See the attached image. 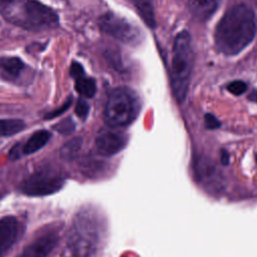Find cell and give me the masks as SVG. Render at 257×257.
I'll list each match as a JSON object with an SVG mask.
<instances>
[{"label": "cell", "instance_id": "obj_21", "mask_svg": "<svg viewBox=\"0 0 257 257\" xmlns=\"http://www.w3.org/2000/svg\"><path fill=\"white\" fill-rule=\"evenodd\" d=\"M88 111H89L88 103L83 99H79L75 105V113L77 114V116L79 118H85L86 115L88 114Z\"/></svg>", "mask_w": 257, "mask_h": 257}, {"label": "cell", "instance_id": "obj_18", "mask_svg": "<svg viewBox=\"0 0 257 257\" xmlns=\"http://www.w3.org/2000/svg\"><path fill=\"white\" fill-rule=\"evenodd\" d=\"M81 147V139L74 138L62 146L60 150V156L64 160H71L77 154Z\"/></svg>", "mask_w": 257, "mask_h": 257}, {"label": "cell", "instance_id": "obj_13", "mask_svg": "<svg viewBox=\"0 0 257 257\" xmlns=\"http://www.w3.org/2000/svg\"><path fill=\"white\" fill-rule=\"evenodd\" d=\"M50 139V134L47 131H38L33 134L22 148V152L25 155L33 154L42 149Z\"/></svg>", "mask_w": 257, "mask_h": 257}, {"label": "cell", "instance_id": "obj_5", "mask_svg": "<svg viewBox=\"0 0 257 257\" xmlns=\"http://www.w3.org/2000/svg\"><path fill=\"white\" fill-rule=\"evenodd\" d=\"M140 104L136 95L126 88L112 90L104 108V120L110 126L131 123L138 115Z\"/></svg>", "mask_w": 257, "mask_h": 257}, {"label": "cell", "instance_id": "obj_23", "mask_svg": "<svg viewBox=\"0 0 257 257\" xmlns=\"http://www.w3.org/2000/svg\"><path fill=\"white\" fill-rule=\"evenodd\" d=\"M83 74H84V70H83L82 66L78 62H76V61L72 62L71 65H70V75L73 78L78 79V78L82 77Z\"/></svg>", "mask_w": 257, "mask_h": 257}, {"label": "cell", "instance_id": "obj_22", "mask_svg": "<svg viewBox=\"0 0 257 257\" xmlns=\"http://www.w3.org/2000/svg\"><path fill=\"white\" fill-rule=\"evenodd\" d=\"M71 101H72V100H71V97H69L61 106H59L58 108H56V109L52 110L51 112L47 113V114L45 115V118H46V119H51V118H54V117H56L57 115L63 113V112H64L65 110H67V108L70 106Z\"/></svg>", "mask_w": 257, "mask_h": 257}, {"label": "cell", "instance_id": "obj_27", "mask_svg": "<svg viewBox=\"0 0 257 257\" xmlns=\"http://www.w3.org/2000/svg\"><path fill=\"white\" fill-rule=\"evenodd\" d=\"M254 1H255V2H256V4H257V0H254Z\"/></svg>", "mask_w": 257, "mask_h": 257}, {"label": "cell", "instance_id": "obj_8", "mask_svg": "<svg viewBox=\"0 0 257 257\" xmlns=\"http://www.w3.org/2000/svg\"><path fill=\"white\" fill-rule=\"evenodd\" d=\"M58 242L55 232L46 233L28 244L16 257H47Z\"/></svg>", "mask_w": 257, "mask_h": 257}, {"label": "cell", "instance_id": "obj_3", "mask_svg": "<svg viewBox=\"0 0 257 257\" xmlns=\"http://www.w3.org/2000/svg\"><path fill=\"white\" fill-rule=\"evenodd\" d=\"M193 66L191 36L187 31L180 32L174 41L172 58V87L175 97L183 102L189 89Z\"/></svg>", "mask_w": 257, "mask_h": 257}, {"label": "cell", "instance_id": "obj_4", "mask_svg": "<svg viewBox=\"0 0 257 257\" xmlns=\"http://www.w3.org/2000/svg\"><path fill=\"white\" fill-rule=\"evenodd\" d=\"M99 242V229L95 219L88 212L79 213L71 226L68 248L73 257L91 256Z\"/></svg>", "mask_w": 257, "mask_h": 257}, {"label": "cell", "instance_id": "obj_2", "mask_svg": "<svg viewBox=\"0 0 257 257\" xmlns=\"http://www.w3.org/2000/svg\"><path fill=\"white\" fill-rule=\"evenodd\" d=\"M0 13L9 22L24 29H52L58 24L56 13L36 0H0Z\"/></svg>", "mask_w": 257, "mask_h": 257}, {"label": "cell", "instance_id": "obj_20", "mask_svg": "<svg viewBox=\"0 0 257 257\" xmlns=\"http://www.w3.org/2000/svg\"><path fill=\"white\" fill-rule=\"evenodd\" d=\"M55 130H57L60 134H69L74 130V123L70 118H66L60 122H58L55 126Z\"/></svg>", "mask_w": 257, "mask_h": 257}, {"label": "cell", "instance_id": "obj_28", "mask_svg": "<svg viewBox=\"0 0 257 257\" xmlns=\"http://www.w3.org/2000/svg\"><path fill=\"white\" fill-rule=\"evenodd\" d=\"M256 99H257V96H256Z\"/></svg>", "mask_w": 257, "mask_h": 257}, {"label": "cell", "instance_id": "obj_12", "mask_svg": "<svg viewBox=\"0 0 257 257\" xmlns=\"http://www.w3.org/2000/svg\"><path fill=\"white\" fill-rule=\"evenodd\" d=\"M196 172L198 176L204 182H213L217 184L219 182L220 176L216 166L207 159H199L196 164Z\"/></svg>", "mask_w": 257, "mask_h": 257}, {"label": "cell", "instance_id": "obj_19", "mask_svg": "<svg viewBox=\"0 0 257 257\" xmlns=\"http://www.w3.org/2000/svg\"><path fill=\"white\" fill-rule=\"evenodd\" d=\"M227 89L235 95H240L246 91L247 84L242 80H234L227 85Z\"/></svg>", "mask_w": 257, "mask_h": 257}, {"label": "cell", "instance_id": "obj_6", "mask_svg": "<svg viewBox=\"0 0 257 257\" xmlns=\"http://www.w3.org/2000/svg\"><path fill=\"white\" fill-rule=\"evenodd\" d=\"M64 185V180L55 174L41 172L27 178L20 186L23 194L31 197H41L58 192Z\"/></svg>", "mask_w": 257, "mask_h": 257}, {"label": "cell", "instance_id": "obj_15", "mask_svg": "<svg viewBox=\"0 0 257 257\" xmlns=\"http://www.w3.org/2000/svg\"><path fill=\"white\" fill-rule=\"evenodd\" d=\"M134 3L145 23L151 28H155L156 18L151 0H134Z\"/></svg>", "mask_w": 257, "mask_h": 257}, {"label": "cell", "instance_id": "obj_11", "mask_svg": "<svg viewBox=\"0 0 257 257\" xmlns=\"http://www.w3.org/2000/svg\"><path fill=\"white\" fill-rule=\"evenodd\" d=\"M220 0H189V9L195 18L208 19L217 9Z\"/></svg>", "mask_w": 257, "mask_h": 257}, {"label": "cell", "instance_id": "obj_25", "mask_svg": "<svg viewBox=\"0 0 257 257\" xmlns=\"http://www.w3.org/2000/svg\"><path fill=\"white\" fill-rule=\"evenodd\" d=\"M220 160H221V163L224 166H227L229 164V154L227 153V151H225V150L221 151V153H220Z\"/></svg>", "mask_w": 257, "mask_h": 257}, {"label": "cell", "instance_id": "obj_7", "mask_svg": "<svg viewBox=\"0 0 257 257\" xmlns=\"http://www.w3.org/2000/svg\"><path fill=\"white\" fill-rule=\"evenodd\" d=\"M99 26L102 31L123 43L136 44L140 41V31L128 21L111 12L100 16Z\"/></svg>", "mask_w": 257, "mask_h": 257}, {"label": "cell", "instance_id": "obj_16", "mask_svg": "<svg viewBox=\"0 0 257 257\" xmlns=\"http://www.w3.org/2000/svg\"><path fill=\"white\" fill-rule=\"evenodd\" d=\"M25 126L20 119H0V137H8L18 134Z\"/></svg>", "mask_w": 257, "mask_h": 257}, {"label": "cell", "instance_id": "obj_9", "mask_svg": "<svg viewBox=\"0 0 257 257\" xmlns=\"http://www.w3.org/2000/svg\"><path fill=\"white\" fill-rule=\"evenodd\" d=\"M124 145L123 135L112 131H101L95 138V148L102 156H112L121 151Z\"/></svg>", "mask_w": 257, "mask_h": 257}, {"label": "cell", "instance_id": "obj_24", "mask_svg": "<svg viewBox=\"0 0 257 257\" xmlns=\"http://www.w3.org/2000/svg\"><path fill=\"white\" fill-rule=\"evenodd\" d=\"M205 122H206L207 128H210V130H215L220 126V121L218 120V118L211 113H207L205 115Z\"/></svg>", "mask_w": 257, "mask_h": 257}, {"label": "cell", "instance_id": "obj_26", "mask_svg": "<svg viewBox=\"0 0 257 257\" xmlns=\"http://www.w3.org/2000/svg\"><path fill=\"white\" fill-rule=\"evenodd\" d=\"M256 162H257V155H256Z\"/></svg>", "mask_w": 257, "mask_h": 257}, {"label": "cell", "instance_id": "obj_17", "mask_svg": "<svg viewBox=\"0 0 257 257\" xmlns=\"http://www.w3.org/2000/svg\"><path fill=\"white\" fill-rule=\"evenodd\" d=\"M75 89L78 93L85 97H92L96 91V84L93 78L82 76L76 79Z\"/></svg>", "mask_w": 257, "mask_h": 257}, {"label": "cell", "instance_id": "obj_10", "mask_svg": "<svg viewBox=\"0 0 257 257\" xmlns=\"http://www.w3.org/2000/svg\"><path fill=\"white\" fill-rule=\"evenodd\" d=\"M19 234V223L16 218L6 216L0 219V257L9 251Z\"/></svg>", "mask_w": 257, "mask_h": 257}, {"label": "cell", "instance_id": "obj_1", "mask_svg": "<svg viewBox=\"0 0 257 257\" xmlns=\"http://www.w3.org/2000/svg\"><path fill=\"white\" fill-rule=\"evenodd\" d=\"M256 33L255 15L252 9L238 4L228 9L218 22L214 39L217 49L226 55H236L245 49Z\"/></svg>", "mask_w": 257, "mask_h": 257}, {"label": "cell", "instance_id": "obj_14", "mask_svg": "<svg viewBox=\"0 0 257 257\" xmlns=\"http://www.w3.org/2000/svg\"><path fill=\"white\" fill-rule=\"evenodd\" d=\"M24 68V63L18 57H0V72L4 75L16 77Z\"/></svg>", "mask_w": 257, "mask_h": 257}]
</instances>
